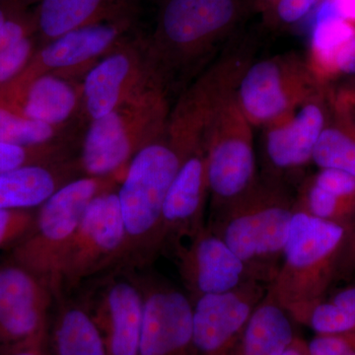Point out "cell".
Instances as JSON below:
<instances>
[{"mask_svg":"<svg viewBox=\"0 0 355 355\" xmlns=\"http://www.w3.org/2000/svg\"><path fill=\"white\" fill-rule=\"evenodd\" d=\"M130 121L118 110L93 120L84 140L80 166L83 176L108 177L125 172L142 147ZM150 144V142H149Z\"/></svg>","mask_w":355,"mask_h":355,"instance_id":"15","label":"cell"},{"mask_svg":"<svg viewBox=\"0 0 355 355\" xmlns=\"http://www.w3.org/2000/svg\"><path fill=\"white\" fill-rule=\"evenodd\" d=\"M310 355H355V331L338 335H315L307 340Z\"/></svg>","mask_w":355,"mask_h":355,"instance_id":"32","label":"cell"},{"mask_svg":"<svg viewBox=\"0 0 355 355\" xmlns=\"http://www.w3.org/2000/svg\"><path fill=\"white\" fill-rule=\"evenodd\" d=\"M0 355H49L44 340L40 342L27 343L4 352Z\"/></svg>","mask_w":355,"mask_h":355,"instance_id":"36","label":"cell"},{"mask_svg":"<svg viewBox=\"0 0 355 355\" xmlns=\"http://www.w3.org/2000/svg\"><path fill=\"white\" fill-rule=\"evenodd\" d=\"M321 0H280L277 6V14L286 24H293L302 20L316 9Z\"/></svg>","mask_w":355,"mask_h":355,"instance_id":"35","label":"cell"},{"mask_svg":"<svg viewBox=\"0 0 355 355\" xmlns=\"http://www.w3.org/2000/svg\"><path fill=\"white\" fill-rule=\"evenodd\" d=\"M280 0H263V3L265 4L266 7L275 6L277 7V3Z\"/></svg>","mask_w":355,"mask_h":355,"instance_id":"40","label":"cell"},{"mask_svg":"<svg viewBox=\"0 0 355 355\" xmlns=\"http://www.w3.org/2000/svg\"><path fill=\"white\" fill-rule=\"evenodd\" d=\"M294 211L349 226L355 216V202L343 200L307 180L294 200Z\"/></svg>","mask_w":355,"mask_h":355,"instance_id":"25","label":"cell"},{"mask_svg":"<svg viewBox=\"0 0 355 355\" xmlns=\"http://www.w3.org/2000/svg\"><path fill=\"white\" fill-rule=\"evenodd\" d=\"M252 127L233 91L217 109L205 137L212 209L240 197L258 180Z\"/></svg>","mask_w":355,"mask_h":355,"instance_id":"5","label":"cell"},{"mask_svg":"<svg viewBox=\"0 0 355 355\" xmlns=\"http://www.w3.org/2000/svg\"><path fill=\"white\" fill-rule=\"evenodd\" d=\"M125 173L67 182L37 209L31 230L7 254L38 275L58 297L60 266L86 209L98 196L116 189Z\"/></svg>","mask_w":355,"mask_h":355,"instance_id":"4","label":"cell"},{"mask_svg":"<svg viewBox=\"0 0 355 355\" xmlns=\"http://www.w3.org/2000/svg\"><path fill=\"white\" fill-rule=\"evenodd\" d=\"M236 16V0H167L159 31L175 48L193 50L221 36Z\"/></svg>","mask_w":355,"mask_h":355,"instance_id":"14","label":"cell"},{"mask_svg":"<svg viewBox=\"0 0 355 355\" xmlns=\"http://www.w3.org/2000/svg\"><path fill=\"white\" fill-rule=\"evenodd\" d=\"M312 161L320 169L340 170L355 177V135L340 128L324 127Z\"/></svg>","mask_w":355,"mask_h":355,"instance_id":"27","label":"cell"},{"mask_svg":"<svg viewBox=\"0 0 355 355\" xmlns=\"http://www.w3.org/2000/svg\"><path fill=\"white\" fill-rule=\"evenodd\" d=\"M125 0H40L37 29L53 41L83 26L120 17Z\"/></svg>","mask_w":355,"mask_h":355,"instance_id":"22","label":"cell"},{"mask_svg":"<svg viewBox=\"0 0 355 355\" xmlns=\"http://www.w3.org/2000/svg\"><path fill=\"white\" fill-rule=\"evenodd\" d=\"M44 345L49 355H109L90 312L74 294L55 298Z\"/></svg>","mask_w":355,"mask_h":355,"instance_id":"17","label":"cell"},{"mask_svg":"<svg viewBox=\"0 0 355 355\" xmlns=\"http://www.w3.org/2000/svg\"><path fill=\"white\" fill-rule=\"evenodd\" d=\"M172 254L191 300L256 282L239 257L207 225Z\"/></svg>","mask_w":355,"mask_h":355,"instance_id":"12","label":"cell"},{"mask_svg":"<svg viewBox=\"0 0 355 355\" xmlns=\"http://www.w3.org/2000/svg\"><path fill=\"white\" fill-rule=\"evenodd\" d=\"M207 191L205 149H198L184 156L166 195L162 214L163 254H172L207 226Z\"/></svg>","mask_w":355,"mask_h":355,"instance_id":"13","label":"cell"},{"mask_svg":"<svg viewBox=\"0 0 355 355\" xmlns=\"http://www.w3.org/2000/svg\"><path fill=\"white\" fill-rule=\"evenodd\" d=\"M239 78L236 100L252 125L268 127L314 98L312 71L297 58L261 60Z\"/></svg>","mask_w":355,"mask_h":355,"instance_id":"7","label":"cell"},{"mask_svg":"<svg viewBox=\"0 0 355 355\" xmlns=\"http://www.w3.org/2000/svg\"><path fill=\"white\" fill-rule=\"evenodd\" d=\"M33 53V41L29 37L0 51V90L24 71Z\"/></svg>","mask_w":355,"mask_h":355,"instance_id":"30","label":"cell"},{"mask_svg":"<svg viewBox=\"0 0 355 355\" xmlns=\"http://www.w3.org/2000/svg\"><path fill=\"white\" fill-rule=\"evenodd\" d=\"M355 37V25L338 15H318L311 30V58L318 73H335L338 51ZM315 70V71H316Z\"/></svg>","mask_w":355,"mask_h":355,"instance_id":"24","label":"cell"},{"mask_svg":"<svg viewBox=\"0 0 355 355\" xmlns=\"http://www.w3.org/2000/svg\"><path fill=\"white\" fill-rule=\"evenodd\" d=\"M53 125L28 118L0 102V142L20 147H44L53 139Z\"/></svg>","mask_w":355,"mask_h":355,"instance_id":"26","label":"cell"},{"mask_svg":"<svg viewBox=\"0 0 355 355\" xmlns=\"http://www.w3.org/2000/svg\"><path fill=\"white\" fill-rule=\"evenodd\" d=\"M73 165L62 162L22 166L0 173V209H36L67 182Z\"/></svg>","mask_w":355,"mask_h":355,"instance_id":"19","label":"cell"},{"mask_svg":"<svg viewBox=\"0 0 355 355\" xmlns=\"http://www.w3.org/2000/svg\"><path fill=\"white\" fill-rule=\"evenodd\" d=\"M349 226L294 211L291 230L270 292L288 314H295L327 297Z\"/></svg>","mask_w":355,"mask_h":355,"instance_id":"3","label":"cell"},{"mask_svg":"<svg viewBox=\"0 0 355 355\" xmlns=\"http://www.w3.org/2000/svg\"><path fill=\"white\" fill-rule=\"evenodd\" d=\"M133 272L144 294L139 355H198L190 296L149 268Z\"/></svg>","mask_w":355,"mask_h":355,"instance_id":"10","label":"cell"},{"mask_svg":"<svg viewBox=\"0 0 355 355\" xmlns=\"http://www.w3.org/2000/svg\"><path fill=\"white\" fill-rule=\"evenodd\" d=\"M0 102L28 118L55 127L69 118L76 109L77 97L67 81L41 74L9 83L0 90Z\"/></svg>","mask_w":355,"mask_h":355,"instance_id":"18","label":"cell"},{"mask_svg":"<svg viewBox=\"0 0 355 355\" xmlns=\"http://www.w3.org/2000/svg\"><path fill=\"white\" fill-rule=\"evenodd\" d=\"M55 293L6 254L0 259V354L46 338Z\"/></svg>","mask_w":355,"mask_h":355,"instance_id":"9","label":"cell"},{"mask_svg":"<svg viewBox=\"0 0 355 355\" xmlns=\"http://www.w3.org/2000/svg\"><path fill=\"white\" fill-rule=\"evenodd\" d=\"M34 29H37L35 16L29 17L21 12L16 14L0 28V51L29 37Z\"/></svg>","mask_w":355,"mask_h":355,"instance_id":"33","label":"cell"},{"mask_svg":"<svg viewBox=\"0 0 355 355\" xmlns=\"http://www.w3.org/2000/svg\"><path fill=\"white\" fill-rule=\"evenodd\" d=\"M265 153L277 171H292L312 161L313 151L324 128L323 109L315 97L284 120L268 125Z\"/></svg>","mask_w":355,"mask_h":355,"instance_id":"16","label":"cell"},{"mask_svg":"<svg viewBox=\"0 0 355 355\" xmlns=\"http://www.w3.org/2000/svg\"><path fill=\"white\" fill-rule=\"evenodd\" d=\"M268 289L261 282H249L234 291L191 300L198 355H235L248 321Z\"/></svg>","mask_w":355,"mask_h":355,"instance_id":"11","label":"cell"},{"mask_svg":"<svg viewBox=\"0 0 355 355\" xmlns=\"http://www.w3.org/2000/svg\"><path fill=\"white\" fill-rule=\"evenodd\" d=\"M282 355H310L308 350L307 340L303 338H297L291 343Z\"/></svg>","mask_w":355,"mask_h":355,"instance_id":"38","label":"cell"},{"mask_svg":"<svg viewBox=\"0 0 355 355\" xmlns=\"http://www.w3.org/2000/svg\"><path fill=\"white\" fill-rule=\"evenodd\" d=\"M116 189L98 196L86 209L60 266V295L74 293L118 263L125 230Z\"/></svg>","mask_w":355,"mask_h":355,"instance_id":"6","label":"cell"},{"mask_svg":"<svg viewBox=\"0 0 355 355\" xmlns=\"http://www.w3.org/2000/svg\"><path fill=\"white\" fill-rule=\"evenodd\" d=\"M340 280H345V282L355 280V216L350 223L347 240L343 245L340 261H338L336 282Z\"/></svg>","mask_w":355,"mask_h":355,"instance_id":"34","label":"cell"},{"mask_svg":"<svg viewBox=\"0 0 355 355\" xmlns=\"http://www.w3.org/2000/svg\"><path fill=\"white\" fill-rule=\"evenodd\" d=\"M354 282H355V280H354Z\"/></svg>","mask_w":355,"mask_h":355,"instance_id":"41","label":"cell"},{"mask_svg":"<svg viewBox=\"0 0 355 355\" xmlns=\"http://www.w3.org/2000/svg\"><path fill=\"white\" fill-rule=\"evenodd\" d=\"M132 71L130 58L125 53H114L88 72L84 83V97L93 120L118 108Z\"/></svg>","mask_w":355,"mask_h":355,"instance_id":"23","label":"cell"},{"mask_svg":"<svg viewBox=\"0 0 355 355\" xmlns=\"http://www.w3.org/2000/svg\"><path fill=\"white\" fill-rule=\"evenodd\" d=\"M333 1L340 17L355 25V0H333Z\"/></svg>","mask_w":355,"mask_h":355,"instance_id":"37","label":"cell"},{"mask_svg":"<svg viewBox=\"0 0 355 355\" xmlns=\"http://www.w3.org/2000/svg\"><path fill=\"white\" fill-rule=\"evenodd\" d=\"M127 26L128 18L120 16L65 33L44 46L37 64L31 65L67 69L84 64L108 50Z\"/></svg>","mask_w":355,"mask_h":355,"instance_id":"20","label":"cell"},{"mask_svg":"<svg viewBox=\"0 0 355 355\" xmlns=\"http://www.w3.org/2000/svg\"><path fill=\"white\" fill-rule=\"evenodd\" d=\"M294 200L277 182L256 183L240 197L214 209L207 225L245 263L252 279L270 286L286 248Z\"/></svg>","mask_w":355,"mask_h":355,"instance_id":"2","label":"cell"},{"mask_svg":"<svg viewBox=\"0 0 355 355\" xmlns=\"http://www.w3.org/2000/svg\"><path fill=\"white\" fill-rule=\"evenodd\" d=\"M62 159L49 147H20L0 142V173L30 164L60 162Z\"/></svg>","mask_w":355,"mask_h":355,"instance_id":"29","label":"cell"},{"mask_svg":"<svg viewBox=\"0 0 355 355\" xmlns=\"http://www.w3.org/2000/svg\"><path fill=\"white\" fill-rule=\"evenodd\" d=\"M36 209H0V250H12L29 233Z\"/></svg>","mask_w":355,"mask_h":355,"instance_id":"28","label":"cell"},{"mask_svg":"<svg viewBox=\"0 0 355 355\" xmlns=\"http://www.w3.org/2000/svg\"><path fill=\"white\" fill-rule=\"evenodd\" d=\"M184 158L174 144L160 141L133 156L116 189L125 243L113 270H147L163 254V207Z\"/></svg>","mask_w":355,"mask_h":355,"instance_id":"1","label":"cell"},{"mask_svg":"<svg viewBox=\"0 0 355 355\" xmlns=\"http://www.w3.org/2000/svg\"><path fill=\"white\" fill-rule=\"evenodd\" d=\"M294 324L268 289L248 321L235 355H282L298 336Z\"/></svg>","mask_w":355,"mask_h":355,"instance_id":"21","label":"cell"},{"mask_svg":"<svg viewBox=\"0 0 355 355\" xmlns=\"http://www.w3.org/2000/svg\"><path fill=\"white\" fill-rule=\"evenodd\" d=\"M76 293L97 324L109 355H139L144 294L135 272L108 270Z\"/></svg>","mask_w":355,"mask_h":355,"instance_id":"8","label":"cell"},{"mask_svg":"<svg viewBox=\"0 0 355 355\" xmlns=\"http://www.w3.org/2000/svg\"><path fill=\"white\" fill-rule=\"evenodd\" d=\"M313 183L343 200L355 202V177L340 170L320 169L310 178Z\"/></svg>","mask_w":355,"mask_h":355,"instance_id":"31","label":"cell"},{"mask_svg":"<svg viewBox=\"0 0 355 355\" xmlns=\"http://www.w3.org/2000/svg\"><path fill=\"white\" fill-rule=\"evenodd\" d=\"M19 13L18 10H13V6H6L0 2V28L4 25L7 20L10 19L16 14Z\"/></svg>","mask_w":355,"mask_h":355,"instance_id":"39","label":"cell"}]
</instances>
